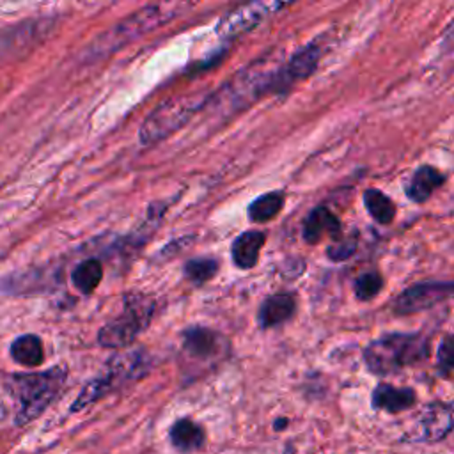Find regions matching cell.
Returning <instances> with one entry per match:
<instances>
[{
  "label": "cell",
  "mask_w": 454,
  "mask_h": 454,
  "mask_svg": "<svg viewBox=\"0 0 454 454\" xmlns=\"http://www.w3.org/2000/svg\"><path fill=\"white\" fill-rule=\"evenodd\" d=\"M364 206L369 211V215L381 225L390 223L395 216V204L392 202V199L376 188L365 190Z\"/></svg>",
  "instance_id": "cell-21"
},
{
  "label": "cell",
  "mask_w": 454,
  "mask_h": 454,
  "mask_svg": "<svg viewBox=\"0 0 454 454\" xmlns=\"http://www.w3.org/2000/svg\"><path fill=\"white\" fill-rule=\"evenodd\" d=\"M170 442L179 452H195V450L202 449V445L206 442V433L200 424L184 417L172 424Z\"/></svg>",
  "instance_id": "cell-16"
},
{
  "label": "cell",
  "mask_w": 454,
  "mask_h": 454,
  "mask_svg": "<svg viewBox=\"0 0 454 454\" xmlns=\"http://www.w3.org/2000/svg\"><path fill=\"white\" fill-rule=\"evenodd\" d=\"M355 248H356L355 241H333V245L328 247L326 254L333 261H344V259L351 257Z\"/></svg>",
  "instance_id": "cell-25"
},
{
  "label": "cell",
  "mask_w": 454,
  "mask_h": 454,
  "mask_svg": "<svg viewBox=\"0 0 454 454\" xmlns=\"http://www.w3.org/2000/svg\"><path fill=\"white\" fill-rule=\"evenodd\" d=\"M183 348L192 358L209 360L220 356L223 339L220 333L206 326H192L183 333Z\"/></svg>",
  "instance_id": "cell-11"
},
{
  "label": "cell",
  "mask_w": 454,
  "mask_h": 454,
  "mask_svg": "<svg viewBox=\"0 0 454 454\" xmlns=\"http://www.w3.org/2000/svg\"><path fill=\"white\" fill-rule=\"evenodd\" d=\"M284 207V193L282 192H270L259 195L248 206V216L255 223H264L273 220Z\"/></svg>",
  "instance_id": "cell-19"
},
{
  "label": "cell",
  "mask_w": 454,
  "mask_h": 454,
  "mask_svg": "<svg viewBox=\"0 0 454 454\" xmlns=\"http://www.w3.org/2000/svg\"><path fill=\"white\" fill-rule=\"evenodd\" d=\"M383 287V278L378 271H367L355 280V294L360 300H371Z\"/></svg>",
  "instance_id": "cell-23"
},
{
  "label": "cell",
  "mask_w": 454,
  "mask_h": 454,
  "mask_svg": "<svg viewBox=\"0 0 454 454\" xmlns=\"http://www.w3.org/2000/svg\"><path fill=\"white\" fill-rule=\"evenodd\" d=\"M436 360H438V369L443 374L454 371V335H449L442 340Z\"/></svg>",
  "instance_id": "cell-24"
},
{
  "label": "cell",
  "mask_w": 454,
  "mask_h": 454,
  "mask_svg": "<svg viewBox=\"0 0 454 454\" xmlns=\"http://www.w3.org/2000/svg\"><path fill=\"white\" fill-rule=\"evenodd\" d=\"M149 371L147 356L142 351H129L114 356L108 362L106 372L92 381H89L82 392L78 394L76 401L71 406V411H80L82 408L92 404L94 401L101 399L105 394L112 392L119 385L129 383L133 380L142 378Z\"/></svg>",
  "instance_id": "cell-6"
},
{
  "label": "cell",
  "mask_w": 454,
  "mask_h": 454,
  "mask_svg": "<svg viewBox=\"0 0 454 454\" xmlns=\"http://www.w3.org/2000/svg\"><path fill=\"white\" fill-rule=\"evenodd\" d=\"M340 234L339 218L325 206H319L310 211L303 225V238L307 243H317L326 236L337 238Z\"/></svg>",
  "instance_id": "cell-13"
},
{
  "label": "cell",
  "mask_w": 454,
  "mask_h": 454,
  "mask_svg": "<svg viewBox=\"0 0 454 454\" xmlns=\"http://www.w3.org/2000/svg\"><path fill=\"white\" fill-rule=\"evenodd\" d=\"M204 103V94H184L163 101L142 122L138 131L140 142L144 145H151L170 137L179 128H183L192 119V115L202 108Z\"/></svg>",
  "instance_id": "cell-4"
},
{
  "label": "cell",
  "mask_w": 454,
  "mask_h": 454,
  "mask_svg": "<svg viewBox=\"0 0 454 454\" xmlns=\"http://www.w3.org/2000/svg\"><path fill=\"white\" fill-rule=\"evenodd\" d=\"M427 356V340L419 333H388L372 340L364 362L374 374L385 376L413 365Z\"/></svg>",
  "instance_id": "cell-3"
},
{
  "label": "cell",
  "mask_w": 454,
  "mask_h": 454,
  "mask_svg": "<svg viewBox=\"0 0 454 454\" xmlns=\"http://www.w3.org/2000/svg\"><path fill=\"white\" fill-rule=\"evenodd\" d=\"M443 181H445V176L440 170H436L434 167L424 165L417 168L410 177L406 184V195L413 202H426L431 197V193L443 184Z\"/></svg>",
  "instance_id": "cell-17"
},
{
  "label": "cell",
  "mask_w": 454,
  "mask_h": 454,
  "mask_svg": "<svg viewBox=\"0 0 454 454\" xmlns=\"http://www.w3.org/2000/svg\"><path fill=\"white\" fill-rule=\"evenodd\" d=\"M454 427L452 408L443 403H429L415 419L411 429L406 431V442L434 443L443 440Z\"/></svg>",
  "instance_id": "cell-8"
},
{
  "label": "cell",
  "mask_w": 454,
  "mask_h": 454,
  "mask_svg": "<svg viewBox=\"0 0 454 454\" xmlns=\"http://www.w3.org/2000/svg\"><path fill=\"white\" fill-rule=\"evenodd\" d=\"M216 271H218V262L215 259H207V257L192 259L184 264L186 278L197 286L211 280L216 275Z\"/></svg>",
  "instance_id": "cell-22"
},
{
  "label": "cell",
  "mask_w": 454,
  "mask_h": 454,
  "mask_svg": "<svg viewBox=\"0 0 454 454\" xmlns=\"http://www.w3.org/2000/svg\"><path fill=\"white\" fill-rule=\"evenodd\" d=\"M156 303L142 294H129L124 298L122 312L108 321L98 333V342L103 348H126L131 344L151 323Z\"/></svg>",
  "instance_id": "cell-5"
},
{
  "label": "cell",
  "mask_w": 454,
  "mask_h": 454,
  "mask_svg": "<svg viewBox=\"0 0 454 454\" xmlns=\"http://www.w3.org/2000/svg\"><path fill=\"white\" fill-rule=\"evenodd\" d=\"M101 278H103V266L98 259L82 261L80 264H76V268L71 273L73 286L83 294L92 293L99 286Z\"/></svg>",
  "instance_id": "cell-20"
},
{
  "label": "cell",
  "mask_w": 454,
  "mask_h": 454,
  "mask_svg": "<svg viewBox=\"0 0 454 454\" xmlns=\"http://www.w3.org/2000/svg\"><path fill=\"white\" fill-rule=\"evenodd\" d=\"M319 55H321V51H319L317 44H309L307 48L294 53L287 64L278 67L275 90L278 92L282 89H289L294 82L309 76L316 69V66L319 62Z\"/></svg>",
  "instance_id": "cell-10"
},
{
  "label": "cell",
  "mask_w": 454,
  "mask_h": 454,
  "mask_svg": "<svg viewBox=\"0 0 454 454\" xmlns=\"http://www.w3.org/2000/svg\"><path fill=\"white\" fill-rule=\"evenodd\" d=\"M287 422H289V420H287L286 417H280V419H277V420H275L273 427H275V429H284V427L287 426Z\"/></svg>",
  "instance_id": "cell-27"
},
{
  "label": "cell",
  "mask_w": 454,
  "mask_h": 454,
  "mask_svg": "<svg viewBox=\"0 0 454 454\" xmlns=\"http://www.w3.org/2000/svg\"><path fill=\"white\" fill-rule=\"evenodd\" d=\"M11 356L23 367H37L44 360L43 342L34 333H25L14 339L11 344Z\"/></svg>",
  "instance_id": "cell-18"
},
{
  "label": "cell",
  "mask_w": 454,
  "mask_h": 454,
  "mask_svg": "<svg viewBox=\"0 0 454 454\" xmlns=\"http://www.w3.org/2000/svg\"><path fill=\"white\" fill-rule=\"evenodd\" d=\"M284 7H287V4H280V2H250V4H243V5L236 7V9H232L231 12H227L220 20V23L216 25V32L223 39L238 37V35L252 30L261 21H264L266 18H270L271 14H275L277 11H280Z\"/></svg>",
  "instance_id": "cell-7"
},
{
  "label": "cell",
  "mask_w": 454,
  "mask_h": 454,
  "mask_svg": "<svg viewBox=\"0 0 454 454\" xmlns=\"http://www.w3.org/2000/svg\"><path fill=\"white\" fill-rule=\"evenodd\" d=\"M264 232L261 231H247L239 234L232 243V261L241 270H250L259 261V252L264 245Z\"/></svg>",
  "instance_id": "cell-15"
},
{
  "label": "cell",
  "mask_w": 454,
  "mask_h": 454,
  "mask_svg": "<svg viewBox=\"0 0 454 454\" xmlns=\"http://www.w3.org/2000/svg\"><path fill=\"white\" fill-rule=\"evenodd\" d=\"M442 50L449 55H454V21L445 30V35L442 39Z\"/></svg>",
  "instance_id": "cell-26"
},
{
  "label": "cell",
  "mask_w": 454,
  "mask_h": 454,
  "mask_svg": "<svg viewBox=\"0 0 454 454\" xmlns=\"http://www.w3.org/2000/svg\"><path fill=\"white\" fill-rule=\"evenodd\" d=\"M296 310V301L293 294L280 293L264 300L259 309V325L261 328H271L286 323Z\"/></svg>",
  "instance_id": "cell-14"
},
{
  "label": "cell",
  "mask_w": 454,
  "mask_h": 454,
  "mask_svg": "<svg viewBox=\"0 0 454 454\" xmlns=\"http://www.w3.org/2000/svg\"><path fill=\"white\" fill-rule=\"evenodd\" d=\"M190 7H192L190 4H183V2H163V4L147 5V7L133 12L131 16H128L126 20H122L121 23H117L108 32H105L103 35L98 37V41L92 44V50H90L92 57L108 55V53L115 51L117 48L124 46L126 43L170 21L172 18L179 16L183 11H186Z\"/></svg>",
  "instance_id": "cell-2"
},
{
  "label": "cell",
  "mask_w": 454,
  "mask_h": 454,
  "mask_svg": "<svg viewBox=\"0 0 454 454\" xmlns=\"http://www.w3.org/2000/svg\"><path fill=\"white\" fill-rule=\"evenodd\" d=\"M64 367H51L43 372H25L9 376L5 388L16 403V424H27L37 419L59 395L66 381Z\"/></svg>",
  "instance_id": "cell-1"
},
{
  "label": "cell",
  "mask_w": 454,
  "mask_h": 454,
  "mask_svg": "<svg viewBox=\"0 0 454 454\" xmlns=\"http://www.w3.org/2000/svg\"><path fill=\"white\" fill-rule=\"evenodd\" d=\"M454 296V282H422L404 289L394 301L397 314H413L426 310Z\"/></svg>",
  "instance_id": "cell-9"
},
{
  "label": "cell",
  "mask_w": 454,
  "mask_h": 454,
  "mask_svg": "<svg viewBox=\"0 0 454 454\" xmlns=\"http://www.w3.org/2000/svg\"><path fill=\"white\" fill-rule=\"evenodd\" d=\"M372 408L388 413H399L411 408L417 403V394L410 387H394L388 383H380L372 390Z\"/></svg>",
  "instance_id": "cell-12"
}]
</instances>
